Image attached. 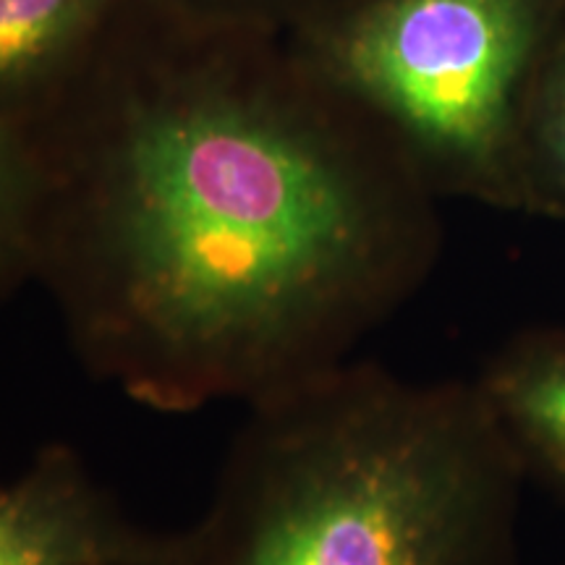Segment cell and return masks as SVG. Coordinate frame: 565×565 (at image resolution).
<instances>
[{
  "label": "cell",
  "instance_id": "3",
  "mask_svg": "<svg viewBox=\"0 0 565 565\" xmlns=\"http://www.w3.org/2000/svg\"><path fill=\"white\" fill-rule=\"evenodd\" d=\"M524 45L521 0H391L353 32L343 63L429 152L479 166L505 134Z\"/></svg>",
  "mask_w": 565,
  "mask_h": 565
},
{
  "label": "cell",
  "instance_id": "6",
  "mask_svg": "<svg viewBox=\"0 0 565 565\" xmlns=\"http://www.w3.org/2000/svg\"><path fill=\"white\" fill-rule=\"evenodd\" d=\"M40 189L30 160L0 124V301L34 282Z\"/></svg>",
  "mask_w": 565,
  "mask_h": 565
},
{
  "label": "cell",
  "instance_id": "8",
  "mask_svg": "<svg viewBox=\"0 0 565 565\" xmlns=\"http://www.w3.org/2000/svg\"><path fill=\"white\" fill-rule=\"evenodd\" d=\"M550 152L557 162V171L565 175V95L557 103L553 126H550Z\"/></svg>",
  "mask_w": 565,
  "mask_h": 565
},
{
  "label": "cell",
  "instance_id": "1",
  "mask_svg": "<svg viewBox=\"0 0 565 565\" xmlns=\"http://www.w3.org/2000/svg\"><path fill=\"white\" fill-rule=\"evenodd\" d=\"M34 282L92 377L158 414L244 408L345 362L422 278L343 152L270 103L131 105Z\"/></svg>",
  "mask_w": 565,
  "mask_h": 565
},
{
  "label": "cell",
  "instance_id": "2",
  "mask_svg": "<svg viewBox=\"0 0 565 565\" xmlns=\"http://www.w3.org/2000/svg\"><path fill=\"white\" fill-rule=\"evenodd\" d=\"M244 412L154 565H498L513 463L479 391L343 362Z\"/></svg>",
  "mask_w": 565,
  "mask_h": 565
},
{
  "label": "cell",
  "instance_id": "4",
  "mask_svg": "<svg viewBox=\"0 0 565 565\" xmlns=\"http://www.w3.org/2000/svg\"><path fill=\"white\" fill-rule=\"evenodd\" d=\"M166 540L71 445H45L19 477L0 479V565H154Z\"/></svg>",
  "mask_w": 565,
  "mask_h": 565
},
{
  "label": "cell",
  "instance_id": "7",
  "mask_svg": "<svg viewBox=\"0 0 565 565\" xmlns=\"http://www.w3.org/2000/svg\"><path fill=\"white\" fill-rule=\"evenodd\" d=\"M82 0H0V92L51 58Z\"/></svg>",
  "mask_w": 565,
  "mask_h": 565
},
{
  "label": "cell",
  "instance_id": "5",
  "mask_svg": "<svg viewBox=\"0 0 565 565\" xmlns=\"http://www.w3.org/2000/svg\"><path fill=\"white\" fill-rule=\"evenodd\" d=\"M500 427L519 433L565 475V353L503 362L482 391Z\"/></svg>",
  "mask_w": 565,
  "mask_h": 565
}]
</instances>
